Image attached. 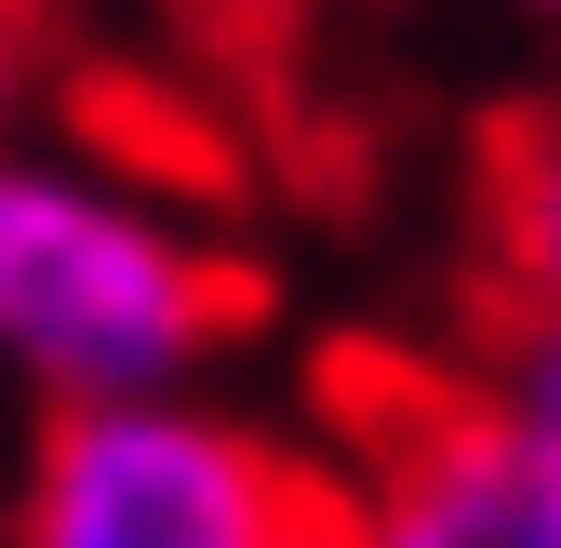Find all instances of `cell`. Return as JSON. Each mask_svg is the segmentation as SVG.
Listing matches in <instances>:
<instances>
[{
    "mask_svg": "<svg viewBox=\"0 0 561 548\" xmlns=\"http://www.w3.org/2000/svg\"><path fill=\"white\" fill-rule=\"evenodd\" d=\"M321 429L375 509V548H561V442L495 375L414 334H334L308 362Z\"/></svg>",
    "mask_w": 561,
    "mask_h": 548,
    "instance_id": "obj_1",
    "label": "cell"
},
{
    "mask_svg": "<svg viewBox=\"0 0 561 548\" xmlns=\"http://www.w3.org/2000/svg\"><path fill=\"white\" fill-rule=\"evenodd\" d=\"M254 321H267L254 254H201V241H161V228L107 215V201H81V187L0 174V349H27L81 401L174 375Z\"/></svg>",
    "mask_w": 561,
    "mask_h": 548,
    "instance_id": "obj_2",
    "label": "cell"
},
{
    "mask_svg": "<svg viewBox=\"0 0 561 548\" xmlns=\"http://www.w3.org/2000/svg\"><path fill=\"white\" fill-rule=\"evenodd\" d=\"M27 41H41V0H0V94L27 81Z\"/></svg>",
    "mask_w": 561,
    "mask_h": 548,
    "instance_id": "obj_6",
    "label": "cell"
},
{
    "mask_svg": "<svg viewBox=\"0 0 561 548\" xmlns=\"http://www.w3.org/2000/svg\"><path fill=\"white\" fill-rule=\"evenodd\" d=\"M468 228H481V295L561 308V107H495L468 134Z\"/></svg>",
    "mask_w": 561,
    "mask_h": 548,
    "instance_id": "obj_4",
    "label": "cell"
},
{
    "mask_svg": "<svg viewBox=\"0 0 561 548\" xmlns=\"http://www.w3.org/2000/svg\"><path fill=\"white\" fill-rule=\"evenodd\" d=\"M321 455H267L215 415L148 401H54L14 548H295Z\"/></svg>",
    "mask_w": 561,
    "mask_h": 548,
    "instance_id": "obj_3",
    "label": "cell"
},
{
    "mask_svg": "<svg viewBox=\"0 0 561 548\" xmlns=\"http://www.w3.org/2000/svg\"><path fill=\"white\" fill-rule=\"evenodd\" d=\"M468 334H481V375H508L522 415L561 442V308H522V295H481L468 282Z\"/></svg>",
    "mask_w": 561,
    "mask_h": 548,
    "instance_id": "obj_5",
    "label": "cell"
}]
</instances>
